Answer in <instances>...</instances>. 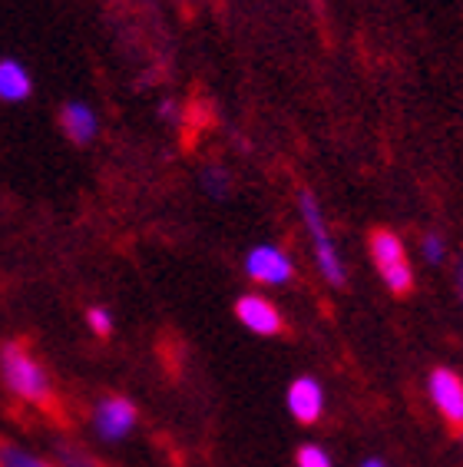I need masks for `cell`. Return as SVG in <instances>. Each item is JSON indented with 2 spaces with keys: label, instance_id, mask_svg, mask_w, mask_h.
<instances>
[{
  "label": "cell",
  "instance_id": "5",
  "mask_svg": "<svg viewBox=\"0 0 463 467\" xmlns=\"http://www.w3.org/2000/svg\"><path fill=\"white\" fill-rule=\"evenodd\" d=\"M136 421H139V411L129 398H119V395H109L103 398L93 411V431L99 434L103 441H119L126 434L133 431Z\"/></svg>",
  "mask_w": 463,
  "mask_h": 467
},
{
  "label": "cell",
  "instance_id": "19",
  "mask_svg": "<svg viewBox=\"0 0 463 467\" xmlns=\"http://www.w3.org/2000/svg\"><path fill=\"white\" fill-rule=\"evenodd\" d=\"M365 467H384L381 461H365Z\"/></svg>",
  "mask_w": 463,
  "mask_h": 467
},
{
  "label": "cell",
  "instance_id": "11",
  "mask_svg": "<svg viewBox=\"0 0 463 467\" xmlns=\"http://www.w3.org/2000/svg\"><path fill=\"white\" fill-rule=\"evenodd\" d=\"M0 467H54V464H46V461L34 458L30 451L17 448V444L0 441Z\"/></svg>",
  "mask_w": 463,
  "mask_h": 467
},
{
  "label": "cell",
  "instance_id": "16",
  "mask_svg": "<svg viewBox=\"0 0 463 467\" xmlns=\"http://www.w3.org/2000/svg\"><path fill=\"white\" fill-rule=\"evenodd\" d=\"M87 325L99 335V338H107V335L113 332V315H109L103 306H93V308H87Z\"/></svg>",
  "mask_w": 463,
  "mask_h": 467
},
{
  "label": "cell",
  "instance_id": "8",
  "mask_svg": "<svg viewBox=\"0 0 463 467\" xmlns=\"http://www.w3.org/2000/svg\"><path fill=\"white\" fill-rule=\"evenodd\" d=\"M321 408H324V391L314 378L302 375L294 378L292 388H288V411L294 414V421L314 424L321 418Z\"/></svg>",
  "mask_w": 463,
  "mask_h": 467
},
{
  "label": "cell",
  "instance_id": "18",
  "mask_svg": "<svg viewBox=\"0 0 463 467\" xmlns=\"http://www.w3.org/2000/svg\"><path fill=\"white\" fill-rule=\"evenodd\" d=\"M457 288H460V298H463V262L457 265Z\"/></svg>",
  "mask_w": 463,
  "mask_h": 467
},
{
  "label": "cell",
  "instance_id": "7",
  "mask_svg": "<svg viewBox=\"0 0 463 467\" xmlns=\"http://www.w3.org/2000/svg\"><path fill=\"white\" fill-rule=\"evenodd\" d=\"M235 318L255 335H278L285 328L278 308L262 296H242L239 302H235Z\"/></svg>",
  "mask_w": 463,
  "mask_h": 467
},
{
  "label": "cell",
  "instance_id": "10",
  "mask_svg": "<svg viewBox=\"0 0 463 467\" xmlns=\"http://www.w3.org/2000/svg\"><path fill=\"white\" fill-rule=\"evenodd\" d=\"M34 93V80L24 63L17 60H0V99L7 103H20Z\"/></svg>",
  "mask_w": 463,
  "mask_h": 467
},
{
  "label": "cell",
  "instance_id": "3",
  "mask_svg": "<svg viewBox=\"0 0 463 467\" xmlns=\"http://www.w3.org/2000/svg\"><path fill=\"white\" fill-rule=\"evenodd\" d=\"M298 206H302V219L308 225V235H312V249H314V259H318V269L321 275L331 282V285H345L347 275H345V262L338 255V245L331 239L328 225H324V216H321V206L314 192L304 189L302 196H298Z\"/></svg>",
  "mask_w": 463,
  "mask_h": 467
},
{
  "label": "cell",
  "instance_id": "12",
  "mask_svg": "<svg viewBox=\"0 0 463 467\" xmlns=\"http://www.w3.org/2000/svg\"><path fill=\"white\" fill-rule=\"evenodd\" d=\"M57 458H60L63 467H99V461L89 451H83L80 444H70V441L57 444Z\"/></svg>",
  "mask_w": 463,
  "mask_h": 467
},
{
  "label": "cell",
  "instance_id": "4",
  "mask_svg": "<svg viewBox=\"0 0 463 467\" xmlns=\"http://www.w3.org/2000/svg\"><path fill=\"white\" fill-rule=\"evenodd\" d=\"M430 398H434V408L440 411L447 428L457 438H463V378L450 368H437L430 375Z\"/></svg>",
  "mask_w": 463,
  "mask_h": 467
},
{
  "label": "cell",
  "instance_id": "1",
  "mask_svg": "<svg viewBox=\"0 0 463 467\" xmlns=\"http://www.w3.org/2000/svg\"><path fill=\"white\" fill-rule=\"evenodd\" d=\"M0 381L17 401H27L34 408L54 405V381L24 342L0 345Z\"/></svg>",
  "mask_w": 463,
  "mask_h": 467
},
{
  "label": "cell",
  "instance_id": "14",
  "mask_svg": "<svg viewBox=\"0 0 463 467\" xmlns=\"http://www.w3.org/2000/svg\"><path fill=\"white\" fill-rule=\"evenodd\" d=\"M420 255L430 262V265H440V262L447 259V243H444V235H437V233H427L424 239H420Z\"/></svg>",
  "mask_w": 463,
  "mask_h": 467
},
{
  "label": "cell",
  "instance_id": "9",
  "mask_svg": "<svg viewBox=\"0 0 463 467\" xmlns=\"http://www.w3.org/2000/svg\"><path fill=\"white\" fill-rule=\"evenodd\" d=\"M60 130L67 133V140L77 146L93 143V136H97V113H93L87 103L70 99V103L60 109Z\"/></svg>",
  "mask_w": 463,
  "mask_h": 467
},
{
  "label": "cell",
  "instance_id": "15",
  "mask_svg": "<svg viewBox=\"0 0 463 467\" xmlns=\"http://www.w3.org/2000/svg\"><path fill=\"white\" fill-rule=\"evenodd\" d=\"M294 461H298V467H331L328 451L318 448V444H304V448H298Z\"/></svg>",
  "mask_w": 463,
  "mask_h": 467
},
{
  "label": "cell",
  "instance_id": "2",
  "mask_svg": "<svg viewBox=\"0 0 463 467\" xmlns=\"http://www.w3.org/2000/svg\"><path fill=\"white\" fill-rule=\"evenodd\" d=\"M367 249H371V262H375L377 275L384 279V285L391 288V296H410L414 292V269H410L401 235L391 233V229H375L367 239Z\"/></svg>",
  "mask_w": 463,
  "mask_h": 467
},
{
  "label": "cell",
  "instance_id": "17",
  "mask_svg": "<svg viewBox=\"0 0 463 467\" xmlns=\"http://www.w3.org/2000/svg\"><path fill=\"white\" fill-rule=\"evenodd\" d=\"M159 117H162V119H176V117H179V109H176V103H172V99H162Z\"/></svg>",
  "mask_w": 463,
  "mask_h": 467
},
{
  "label": "cell",
  "instance_id": "6",
  "mask_svg": "<svg viewBox=\"0 0 463 467\" xmlns=\"http://www.w3.org/2000/svg\"><path fill=\"white\" fill-rule=\"evenodd\" d=\"M245 272L252 282H262V285H285L292 282L294 265L278 245H255L245 255Z\"/></svg>",
  "mask_w": 463,
  "mask_h": 467
},
{
  "label": "cell",
  "instance_id": "13",
  "mask_svg": "<svg viewBox=\"0 0 463 467\" xmlns=\"http://www.w3.org/2000/svg\"><path fill=\"white\" fill-rule=\"evenodd\" d=\"M202 189L215 199L229 196V189H232L229 170H222V166H205V170H202Z\"/></svg>",
  "mask_w": 463,
  "mask_h": 467
}]
</instances>
